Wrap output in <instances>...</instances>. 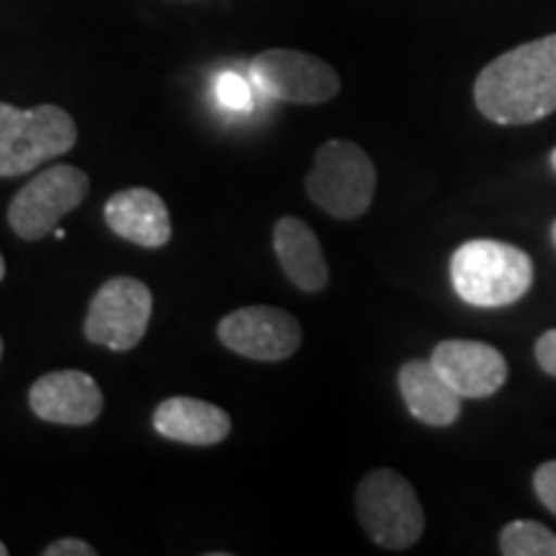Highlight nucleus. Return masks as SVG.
<instances>
[{
    "label": "nucleus",
    "mask_w": 556,
    "mask_h": 556,
    "mask_svg": "<svg viewBox=\"0 0 556 556\" xmlns=\"http://www.w3.org/2000/svg\"><path fill=\"white\" fill-rule=\"evenodd\" d=\"M475 101L490 122L533 124L556 111V34L526 41L492 60L475 83Z\"/></svg>",
    "instance_id": "nucleus-1"
},
{
    "label": "nucleus",
    "mask_w": 556,
    "mask_h": 556,
    "mask_svg": "<svg viewBox=\"0 0 556 556\" xmlns=\"http://www.w3.org/2000/svg\"><path fill=\"white\" fill-rule=\"evenodd\" d=\"M451 283L471 307H505L531 289L533 263L507 242L469 240L451 258Z\"/></svg>",
    "instance_id": "nucleus-2"
},
{
    "label": "nucleus",
    "mask_w": 556,
    "mask_h": 556,
    "mask_svg": "<svg viewBox=\"0 0 556 556\" xmlns=\"http://www.w3.org/2000/svg\"><path fill=\"white\" fill-rule=\"evenodd\" d=\"M78 142V127L65 109L41 103L16 109L0 103V178L26 176L50 160L67 155Z\"/></svg>",
    "instance_id": "nucleus-3"
},
{
    "label": "nucleus",
    "mask_w": 556,
    "mask_h": 556,
    "mask_svg": "<svg viewBox=\"0 0 556 556\" xmlns=\"http://www.w3.org/2000/svg\"><path fill=\"white\" fill-rule=\"evenodd\" d=\"M312 204L336 219L364 217L377 191V168L371 157L348 139L319 144L315 163L304 178Z\"/></svg>",
    "instance_id": "nucleus-4"
},
{
    "label": "nucleus",
    "mask_w": 556,
    "mask_h": 556,
    "mask_svg": "<svg viewBox=\"0 0 556 556\" xmlns=\"http://www.w3.org/2000/svg\"><path fill=\"white\" fill-rule=\"evenodd\" d=\"M356 513L366 536L389 552L415 546L426 531V513L415 486L394 469H377L361 479Z\"/></svg>",
    "instance_id": "nucleus-5"
},
{
    "label": "nucleus",
    "mask_w": 556,
    "mask_h": 556,
    "mask_svg": "<svg viewBox=\"0 0 556 556\" xmlns=\"http://www.w3.org/2000/svg\"><path fill=\"white\" fill-rule=\"evenodd\" d=\"M90 191V178L75 165H52L41 170L13 197L9 225L21 240H45L60 222L75 212Z\"/></svg>",
    "instance_id": "nucleus-6"
},
{
    "label": "nucleus",
    "mask_w": 556,
    "mask_h": 556,
    "mask_svg": "<svg viewBox=\"0 0 556 556\" xmlns=\"http://www.w3.org/2000/svg\"><path fill=\"white\" fill-rule=\"evenodd\" d=\"M152 319V291L131 276H114L90 299L83 332L90 343L124 353L142 343Z\"/></svg>",
    "instance_id": "nucleus-7"
},
{
    "label": "nucleus",
    "mask_w": 556,
    "mask_h": 556,
    "mask_svg": "<svg viewBox=\"0 0 556 556\" xmlns=\"http://www.w3.org/2000/svg\"><path fill=\"white\" fill-rule=\"evenodd\" d=\"M253 80L270 99L315 106L336 99L340 78L328 62L299 50H266L250 65Z\"/></svg>",
    "instance_id": "nucleus-8"
},
{
    "label": "nucleus",
    "mask_w": 556,
    "mask_h": 556,
    "mask_svg": "<svg viewBox=\"0 0 556 556\" xmlns=\"http://www.w3.org/2000/svg\"><path fill=\"white\" fill-rule=\"evenodd\" d=\"M217 336L222 345L238 356L276 364V361L294 356L299 351L302 325L287 309L255 304V307L235 309L222 317Z\"/></svg>",
    "instance_id": "nucleus-9"
},
{
    "label": "nucleus",
    "mask_w": 556,
    "mask_h": 556,
    "mask_svg": "<svg viewBox=\"0 0 556 556\" xmlns=\"http://www.w3.org/2000/svg\"><path fill=\"white\" fill-rule=\"evenodd\" d=\"M31 413L54 426L83 428L103 413V392L90 374L78 368H62L39 377L29 389Z\"/></svg>",
    "instance_id": "nucleus-10"
},
{
    "label": "nucleus",
    "mask_w": 556,
    "mask_h": 556,
    "mask_svg": "<svg viewBox=\"0 0 556 556\" xmlns=\"http://www.w3.org/2000/svg\"><path fill=\"white\" fill-rule=\"evenodd\" d=\"M430 361L464 400L492 397L507 379L503 353L479 340H443Z\"/></svg>",
    "instance_id": "nucleus-11"
},
{
    "label": "nucleus",
    "mask_w": 556,
    "mask_h": 556,
    "mask_svg": "<svg viewBox=\"0 0 556 556\" xmlns=\"http://www.w3.org/2000/svg\"><path fill=\"white\" fill-rule=\"evenodd\" d=\"M103 219L116 238L139 248H165L173 238L170 212L163 197L150 189H124L109 197Z\"/></svg>",
    "instance_id": "nucleus-12"
},
{
    "label": "nucleus",
    "mask_w": 556,
    "mask_h": 556,
    "mask_svg": "<svg viewBox=\"0 0 556 556\" xmlns=\"http://www.w3.org/2000/svg\"><path fill=\"white\" fill-rule=\"evenodd\" d=\"M274 250L283 276L299 291L317 294L328 287L330 268L315 229L299 217H278L274 225Z\"/></svg>",
    "instance_id": "nucleus-13"
},
{
    "label": "nucleus",
    "mask_w": 556,
    "mask_h": 556,
    "mask_svg": "<svg viewBox=\"0 0 556 556\" xmlns=\"http://www.w3.org/2000/svg\"><path fill=\"white\" fill-rule=\"evenodd\" d=\"M152 426L168 441L186 446H217L232 430V417L212 402L168 397L152 413Z\"/></svg>",
    "instance_id": "nucleus-14"
},
{
    "label": "nucleus",
    "mask_w": 556,
    "mask_h": 556,
    "mask_svg": "<svg viewBox=\"0 0 556 556\" xmlns=\"http://www.w3.org/2000/svg\"><path fill=\"white\" fill-rule=\"evenodd\" d=\"M397 384L409 415L430 428L454 426L462 415L464 397L441 377L433 361H407L400 368Z\"/></svg>",
    "instance_id": "nucleus-15"
},
{
    "label": "nucleus",
    "mask_w": 556,
    "mask_h": 556,
    "mask_svg": "<svg viewBox=\"0 0 556 556\" xmlns=\"http://www.w3.org/2000/svg\"><path fill=\"white\" fill-rule=\"evenodd\" d=\"M505 556H556V533L536 520H513L500 533Z\"/></svg>",
    "instance_id": "nucleus-16"
},
{
    "label": "nucleus",
    "mask_w": 556,
    "mask_h": 556,
    "mask_svg": "<svg viewBox=\"0 0 556 556\" xmlns=\"http://www.w3.org/2000/svg\"><path fill=\"white\" fill-rule=\"evenodd\" d=\"M217 99L229 111H250L253 106V93L245 78H240L238 73H225L217 80Z\"/></svg>",
    "instance_id": "nucleus-17"
},
{
    "label": "nucleus",
    "mask_w": 556,
    "mask_h": 556,
    "mask_svg": "<svg viewBox=\"0 0 556 556\" xmlns=\"http://www.w3.org/2000/svg\"><path fill=\"white\" fill-rule=\"evenodd\" d=\"M533 490H536L541 503L556 516V462L541 464L533 475Z\"/></svg>",
    "instance_id": "nucleus-18"
},
{
    "label": "nucleus",
    "mask_w": 556,
    "mask_h": 556,
    "mask_svg": "<svg viewBox=\"0 0 556 556\" xmlns=\"http://www.w3.org/2000/svg\"><path fill=\"white\" fill-rule=\"evenodd\" d=\"M96 554H99L96 552V546L83 539H58L41 552V556H96Z\"/></svg>",
    "instance_id": "nucleus-19"
},
{
    "label": "nucleus",
    "mask_w": 556,
    "mask_h": 556,
    "mask_svg": "<svg viewBox=\"0 0 556 556\" xmlns=\"http://www.w3.org/2000/svg\"><path fill=\"white\" fill-rule=\"evenodd\" d=\"M536 361L546 374L556 377V330H548L536 340Z\"/></svg>",
    "instance_id": "nucleus-20"
},
{
    "label": "nucleus",
    "mask_w": 556,
    "mask_h": 556,
    "mask_svg": "<svg viewBox=\"0 0 556 556\" xmlns=\"http://www.w3.org/2000/svg\"><path fill=\"white\" fill-rule=\"evenodd\" d=\"M5 278V261H3V255H0V281H3Z\"/></svg>",
    "instance_id": "nucleus-21"
},
{
    "label": "nucleus",
    "mask_w": 556,
    "mask_h": 556,
    "mask_svg": "<svg viewBox=\"0 0 556 556\" xmlns=\"http://www.w3.org/2000/svg\"><path fill=\"white\" fill-rule=\"evenodd\" d=\"M54 238H58V240H65V229H62V227L54 229Z\"/></svg>",
    "instance_id": "nucleus-22"
},
{
    "label": "nucleus",
    "mask_w": 556,
    "mask_h": 556,
    "mask_svg": "<svg viewBox=\"0 0 556 556\" xmlns=\"http://www.w3.org/2000/svg\"><path fill=\"white\" fill-rule=\"evenodd\" d=\"M0 556H9V546H5L3 541H0Z\"/></svg>",
    "instance_id": "nucleus-23"
},
{
    "label": "nucleus",
    "mask_w": 556,
    "mask_h": 556,
    "mask_svg": "<svg viewBox=\"0 0 556 556\" xmlns=\"http://www.w3.org/2000/svg\"><path fill=\"white\" fill-rule=\"evenodd\" d=\"M548 160H552V168H554V170H556V150H554V152H552V157H548Z\"/></svg>",
    "instance_id": "nucleus-24"
},
{
    "label": "nucleus",
    "mask_w": 556,
    "mask_h": 556,
    "mask_svg": "<svg viewBox=\"0 0 556 556\" xmlns=\"http://www.w3.org/2000/svg\"><path fill=\"white\" fill-rule=\"evenodd\" d=\"M552 240H554V245H556V222H554V227H552Z\"/></svg>",
    "instance_id": "nucleus-25"
},
{
    "label": "nucleus",
    "mask_w": 556,
    "mask_h": 556,
    "mask_svg": "<svg viewBox=\"0 0 556 556\" xmlns=\"http://www.w3.org/2000/svg\"><path fill=\"white\" fill-rule=\"evenodd\" d=\"M0 358H3V338H0Z\"/></svg>",
    "instance_id": "nucleus-26"
}]
</instances>
